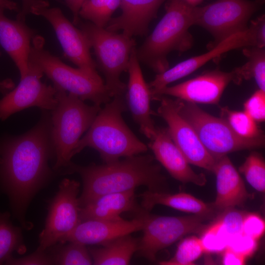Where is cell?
Listing matches in <instances>:
<instances>
[{
	"instance_id": "cell-1",
	"label": "cell",
	"mask_w": 265,
	"mask_h": 265,
	"mask_svg": "<svg viewBox=\"0 0 265 265\" xmlns=\"http://www.w3.org/2000/svg\"><path fill=\"white\" fill-rule=\"evenodd\" d=\"M53 154L51 117L47 113L28 132L0 145V180L13 212L25 229L31 228L25 218L30 201L53 175L48 163Z\"/></svg>"
},
{
	"instance_id": "cell-2",
	"label": "cell",
	"mask_w": 265,
	"mask_h": 265,
	"mask_svg": "<svg viewBox=\"0 0 265 265\" xmlns=\"http://www.w3.org/2000/svg\"><path fill=\"white\" fill-rule=\"evenodd\" d=\"M62 172L77 173L81 177L80 207L105 194L134 190L141 186L149 190L164 191L167 185L160 166L150 155L138 154L102 165L81 166L71 162Z\"/></svg>"
},
{
	"instance_id": "cell-3",
	"label": "cell",
	"mask_w": 265,
	"mask_h": 265,
	"mask_svg": "<svg viewBox=\"0 0 265 265\" xmlns=\"http://www.w3.org/2000/svg\"><path fill=\"white\" fill-rule=\"evenodd\" d=\"M197 7L183 0H169L164 15L152 33L135 49L139 62L160 74L169 68L167 55L170 52L190 49L193 41L189 29L195 25Z\"/></svg>"
},
{
	"instance_id": "cell-4",
	"label": "cell",
	"mask_w": 265,
	"mask_h": 265,
	"mask_svg": "<svg viewBox=\"0 0 265 265\" xmlns=\"http://www.w3.org/2000/svg\"><path fill=\"white\" fill-rule=\"evenodd\" d=\"M123 95L113 97L101 108L73 152V156L86 147L99 152L105 163L129 157L147 151L148 147L131 131L122 114L127 108Z\"/></svg>"
},
{
	"instance_id": "cell-5",
	"label": "cell",
	"mask_w": 265,
	"mask_h": 265,
	"mask_svg": "<svg viewBox=\"0 0 265 265\" xmlns=\"http://www.w3.org/2000/svg\"><path fill=\"white\" fill-rule=\"evenodd\" d=\"M53 86L57 104L50 115L51 136L55 157L53 169L62 172L72 162L77 144L101 108L95 104L88 105L75 95Z\"/></svg>"
},
{
	"instance_id": "cell-6",
	"label": "cell",
	"mask_w": 265,
	"mask_h": 265,
	"mask_svg": "<svg viewBox=\"0 0 265 265\" xmlns=\"http://www.w3.org/2000/svg\"><path fill=\"white\" fill-rule=\"evenodd\" d=\"M44 38L36 35L32 39L28 62L39 68L51 80L53 86L101 106L110 100L102 78L80 68H72L44 48Z\"/></svg>"
},
{
	"instance_id": "cell-7",
	"label": "cell",
	"mask_w": 265,
	"mask_h": 265,
	"mask_svg": "<svg viewBox=\"0 0 265 265\" xmlns=\"http://www.w3.org/2000/svg\"><path fill=\"white\" fill-rule=\"evenodd\" d=\"M78 25L94 49L110 96L123 95L127 86L121 80L120 76L128 71L131 54L135 48L134 40L123 33L109 31L89 21H80Z\"/></svg>"
},
{
	"instance_id": "cell-8",
	"label": "cell",
	"mask_w": 265,
	"mask_h": 265,
	"mask_svg": "<svg viewBox=\"0 0 265 265\" xmlns=\"http://www.w3.org/2000/svg\"><path fill=\"white\" fill-rule=\"evenodd\" d=\"M178 100L180 114L193 128L204 147L214 159L264 145V137L242 138L221 117L209 114L196 104Z\"/></svg>"
},
{
	"instance_id": "cell-9",
	"label": "cell",
	"mask_w": 265,
	"mask_h": 265,
	"mask_svg": "<svg viewBox=\"0 0 265 265\" xmlns=\"http://www.w3.org/2000/svg\"><path fill=\"white\" fill-rule=\"evenodd\" d=\"M213 217L194 214L186 216L145 215L142 231L143 236L138 242L139 254L154 261L157 253L171 245L184 236L199 232L206 229L205 222Z\"/></svg>"
},
{
	"instance_id": "cell-10",
	"label": "cell",
	"mask_w": 265,
	"mask_h": 265,
	"mask_svg": "<svg viewBox=\"0 0 265 265\" xmlns=\"http://www.w3.org/2000/svg\"><path fill=\"white\" fill-rule=\"evenodd\" d=\"M263 0H217L203 7H197L195 25L208 31L214 40L211 48L230 35L246 29L251 16Z\"/></svg>"
},
{
	"instance_id": "cell-11",
	"label": "cell",
	"mask_w": 265,
	"mask_h": 265,
	"mask_svg": "<svg viewBox=\"0 0 265 265\" xmlns=\"http://www.w3.org/2000/svg\"><path fill=\"white\" fill-rule=\"evenodd\" d=\"M80 184L64 179L50 201L45 226L39 237L37 249L45 250L59 242L81 221L79 199Z\"/></svg>"
},
{
	"instance_id": "cell-12",
	"label": "cell",
	"mask_w": 265,
	"mask_h": 265,
	"mask_svg": "<svg viewBox=\"0 0 265 265\" xmlns=\"http://www.w3.org/2000/svg\"><path fill=\"white\" fill-rule=\"evenodd\" d=\"M30 13L46 19L52 26L65 56L73 63L90 74L99 75L97 64L90 54V43L83 32L77 28L58 7H50L49 2L38 0Z\"/></svg>"
},
{
	"instance_id": "cell-13",
	"label": "cell",
	"mask_w": 265,
	"mask_h": 265,
	"mask_svg": "<svg viewBox=\"0 0 265 265\" xmlns=\"http://www.w3.org/2000/svg\"><path fill=\"white\" fill-rule=\"evenodd\" d=\"M158 114L166 122L173 141L189 163L212 172L214 159L206 149L191 125L179 112V100L161 96Z\"/></svg>"
},
{
	"instance_id": "cell-14",
	"label": "cell",
	"mask_w": 265,
	"mask_h": 265,
	"mask_svg": "<svg viewBox=\"0 0 265 265\" xmlns=\"http://www.w3.org/2000/svg\"><path fill=\"white\" fill-rule=\"evenodd\" d=\"M44 74L34 64L28 62L26 75L19 84L0 100V119L4 121L11 115L27 108L36 106L52 110L57 100L53 86L41 81Z\"/></svg>"
},
{
	"instance_id": "cell-15",
	"label": "cell",
	"mask_w": 265,
	"mask_h": 265,
	"mask_svg": "<svg viewBox=\"0 0 265 265\" xmlns=\"http://www.w3.org/2000/svg\"><path fill=\"white\" fill-rule=\"evenodd\" d=\"M249 46L261 48V43L256 26L251 23L249 26L223 40L206 53L185 60L164 72L157 74L149 84L151 95L169 83L194 72L209 61L233 50Z\"/></svg>"
},
{
	"instance_id": "cell-16",
	"label": "cell",
	"mask_w": 265,
	"mask_h": 265,
	"mask_svg": "<svg viewBox=\"0 0 265 265\" xmlns=\"http://www.w3.org/2000/svg\"><path fill=\"white\" fill-rule=\"evenodd\" d=\"M233 71L214 70L177 85L166 86L155 93L152 99L171 96L193 103L218 104L224 89L233 81Z\"/></svg>"
},
{
	"instance_id": "cell-17",
	"label": "cell",
	"mask_w": 265,
	"mask_h": 265,
	"mask_svg": "<svg viewBox=\"0 0 265 265\" xmlns=\"http://www.w3.org/2000/svg\"><path fill=\"white\" fill-rule=\"evenodd\" d=\"M147 212L131 220L124 219L119 220L96 219L82 220L58 243L71 241L85 245L104 244L117 238L142 230Z\"/></svg>"
},
{
	"instance_id": "cell-18",
	"label": "cell",
	"mask_w": 265,
	"mask_h": 265,
	"mask_svg": "<svg viewBox=\"0 0 265 265\" xmlns=\"http://www.w3.org/2000/svg\"><path fill=\"white\" fill-rule=\"evenodd\" d=\"M148 147L156 159L175 179L184 183L204 186L207 179L203 173H197L172 139L167 128L156 127L149 139Z\"/></svg>"
},
{
	"instance_id": "cell-19",
	"label": "cell",
	"mask_w": 265,
	"mask_h": 265,
	"mask_svg": "<svg viewBox=\"0 0 265 265\" xmlns=\"http://www.w3.org/2000/svg\"><path fill=\"white\" fill-rule=\"evenodd\" d=\"M135 49L134 48L131 53L128 69L129 78L127 99L134 120L139 126L141 132L150 139L156 129L151 117V94L148 84L144 79Z\"/></svg>"
},
{
	"instance_id": "cell-20",
	"label": "cell",
	"mask_w": 265,
	"mask_h": 265,
	"mask_svg": "<svg viewBox=\"0 0 265 265\" xmlns=\"http://www.w3.org/2000/svg\"><path fill=\"white\" fill-rule=\"evenodd\" d=\"M0 7V44L18 68L21 78L26 74L31 41L35 31L23 22L8 18Z\"/></svg>"
},
{
	"instance_id": "cell-21",
	"label": "cell",
	"mask_w": 265,
	"mask_h": 265,
	"mask_svg": "<svg viewBox=\"0 0 265 265\" xmlns=\"http://www.w3.org/2000/svg\"><path fill=\"white\" fill-rule=\"evenodd\" d=\"M122 14L111 18L105 28L132 37L143 36L148 31L149 23L157 16L158 10L165 0H120Z\"/></svg>"
},
{
	"instance_id": "cell-22",
	"label": "cell",
	"mask_w": 265,
	"mask_h": 265,
	"mask_svg": "<svg viewBox=\"0 0 265 265\" xmlns=\"http://www.w3.org/2000/svg\"><path fill=\"white\" fill-rule=\"evenodd\" d=\"M216 176V196L212 204L217 212L242 205L250 195L227 155L216 159L212 171Z\"/></svg>"
},
{
	"instance_id": "cell-23",
	"label": "cell",
	"mask_w": 265,
	"mask_h": 265,
	"mask_svg": "<svg viewBox=\"0 0 265 265\" xmlns=\"http://www.w3.org/2000/svg\"><path fill=\"white\" fill-rule=\"evenodd\" d=\"M135 197L134 190L102 195L80 207V220H119L125 212H147L138 207Z\"/></svg>"
},
{
	"instance_id": "cell-24",
	"label": "cell",
	"mask_w": 265,
	"mask_h": 265,
	"mask_svg": "<svg viewBox=\"0 0 265 265\" xmlns=\"http://www.w3.org/2000/svg\"><path fill=\"white\" fill-rule=\"evenodd\" d=\"M142 208L148 212L155 206L161 205L194 214L214 216L217 212L212 204H208L186 193L169 194L164 191L147 190L140 195Z\"/></svg>"
},
{
	"instance_id": "cell-25",
	"label": "cell",
	"mask_w": 265,
	"mask_h": 265,
	"mask_svg": "<svg viewBox=\"0 0 265 265\" xmlns=\"http://www.w3.org/2000/svg\"><path fill=\"white\" fill-rule=\"evenodd\" d=\"M139 240L131 234L113 239L98 247L88 248L96 265H126L137 252Z\"/></svg>"
},
{
	"instance_id": "cell-26",
	"label": "cell",
	"mask_w": 265,
	"mask_h": 265,
	"mask_svg": "<svg viewBox=\"0 0 265 265\" xmlns=\"http://www.w3.org/2000/svg\"><path fill=\"white\" fill-rule=\"evenodd\" d=\"M243 54L247 61L234 70L233 81L237 84L243 80L254 78L259 88L265 91V52L264 48L249 46L243 48Z\"/></svg>"
},
{
	"instance_id": "cell-27",
	"label": "cell",
	"mask_w": 265,
	"mask_h": 265,
	"mask_svg": "<svg viewBox=\"0 0 265 265\" xmlns=\"http://www.w3.org/2000/svg\"><path fill=\"white\" fill-rule=\"evenodd\" d=\"M10 214L0 212V265H2L16 251L23 254L26 251L22 230L14 226L10 219Z\"/></svg>"
},
{
	"instance_id": "cell-28",
	"label": "cell",
	"mask_w": 265,
	"mask_h": 265,
	"mask_svg": "<svg viewBox=\"0 0 265 265\" xmlns=\"http://www.w3.org/2000/svg\"><path fill=\"white\" fill-rule=\"evenodd\" d=\"M48 249L53 265H90L93 261L86 245L76 242L57 243ZM48 251V250H47Z\"/></svg>"
},
{
	"instance_id": "cell-29",
	"label": "cell",
	"mask_w": 265,
	"mask_h": 265,
	"mask_svg": "<svg viewBox=\"0 0 265 265\" xmlns=\"http://www.w3.org/2000/svg\"><path fill=\"white\" fill-rule=\"evenodd\" d=\"M120 4V0H85L80 10L79 16L97 26L105 28Z\"/></svg>"
},
{
	"instance_id": "cell-30",
	"label": "cell",
	"mask_w": 265,
	"mask_h": 265,
	"mask_svg": "<svg viewBox=\"0 0 265 265\" xmlns=\"http://www.w3.org/2000/svg\"><path fill=\"white\" fill-rule=\"evenodd\" d=\"M220 117L242 138L254 139L264 137L256 122L244 111H235L227 106L223 107L220 109Z\"/></svg>"
},
{
	"instance_id": "cell-31",
	"label": "cell",
	"mask_w": 265,
	"mask_h": 265,
	"mask_svg": "<svg viewBox=\"0 0 265 265\" xmlns=\"http://www.w3.org/2000/svg\"><path fill=\"white\" fill-rule=\"evenodd\" d=\"M200 238L195 236L187 237L179 244L175 254L168 260L159 263L162 265H190L204 252Z\"/></svg>"
},
{
	"instance_id": "cell-32",
	"label": "cell",
	"mask_w": 265,
	"mask_h": 265,
	"mask_svg": "<svg viewBox=\"0 0 265 265\" xmlns=\"http://www.w3.org/2000/svg\"><path fill=\"white\" fill-rule=\"evenodd\" d=\"M239 171L245 176L248 183L256 190L265 191V163L262 156L253 152L239 167Z\"/></svg>"
},
{
	"instance_id": "cell-33",
	"label": "cell",
	"mask_w": 265,
	"mask_h": 265,
	"mask_svg": "<svg viewBox=\"0 0 265 265\" xmlns=\"http://www.w3.org/2000/svg\"><path fill=\"white\" fill-rule=\"evenodd\" d=\"M221 212L216 221L230 240L242 233L243 220L247 213L234 208L225 209Z\"/></svg>"
},
{
	"instance_id": "cell-34",
	"label": "cell",
	"mask_w": 265,
	"mask_h": 265,
	"mask_svg": "<svg viewBox=\"0 0 265 265\" xmlns=\"http://www.w3.org/2000/svg\"><path fill=\"white\" fill-rule=\"evenodd\" d=\"M205 252H220L224 250L229 240L216 221L205 229L200 238Z\"/></svg>"
},
{
	"instance_id": "cell-35",
	"label": "cell",
	"mask_w": 265,
	"mask_h": 265,
	"mask_svg": "<svg viewBox=\"0 0 265 265\" xmlns=\"http://www.w3.org/2000/svg\"><path fill=\"white\" fill-rule=\"evenodd\" d=\"M244 111L256 122L265 120V91H255L244 104Z\"/></svg>"
},
{
	"instance_id": "cell-36",
	"label": "cell",
	"mask_w": 265,
	"mask_h": 265,
	"mask_svg": "<svg viewBox=\"0 0 265 265\" xmlns=\"http://www.w3.org/2000/svg\"><path fill=\"white\" fill-rule=\"evenodd\" d=\"M227 247L246 258L255 251L257 240L241 233L231 238Z\"/></svg>"
},
{
	"instance_id": "cell-37",
	"label": "cell",
	"mask_w": 265,
	"mask_h": 265,
	"mask_svg": "<svg viewBox=\"0 0 265 265\" xmlns=\"http://www.w3.org/2000/svg\"><path fill=\"white\" fill-rule=\"evenodd\" d=\"M5 264L9 265H53L51 257L47 250H36L32 254L20 258L12 256L8 259Z\"/></svg>"
},
{
	"instance_id": "cell-38",
	"label": "cell",
	"mask_w": 265,
	"mask_h": 265,
	"mask_svg": "<svg viewBox=\"0 0 265 265\" xmlns=\"http://www.w3.org/2000/svg\"><path fill=\"white\" fill-rule=\"evenodd\" d=\"M265 230V221L260 216L256 213L246 214L243 222V234L258 240L263 235Z\"/></svg>"
},
{
	"instance_id": "cell-39",
	"label": "cell",
	"mask_w": 265,
	"mask_h": 265,
	"mask_svg": "<svg viewBox=\"0 0 265 265\" xmlns=\"http://www.w3.org/2000/svg\"><path fill=\"white\" fill-rule=\"evenodd\" d=\"M246 259L226 246L223 252L222 263L225 265H241L244 264Z\"/></svg>"
},
{
	"instance_id": "cell-40",
	"label": "cell",
	"mask_w": 265,
	"mask_h": 265,
	"mask_svg": "<svg viewBox=\"0 0 265 265\" xmlns=\"http://www.w3.org/2000/svg\"><path fill=\"white\" fill-rule=\"evenodd\" d=\"M73 15V24L78 25L80 21L79 11L82 4L85 0H64Z\"/></svg>"
},
{
	"instance_id": "cell-41",
	"label": "cell",
	"mask_w": 265,
	"mask_h": 265,
	"mask_svg": "<svg viewBox=\"0 0 265 265\" xmlns=\"http://www.w3.org/2000/svg\"><path fill=\"white\" fill-rule=\"evenodd\" d=\"M37 0H21L22 9L18 12L16 19L23 22H25L26 16L30 13L31 6Z\"/></svg>"
},
{
	"instance_id": "cell-42",
	"label": "cell",
	"mask_w": 265,
	"mask_h": 265,
	"mask_svg": "<svg viewBox=\"0 0 265 265\" xmlns=\"http://www.w3.org/2000/svg\"><path fill=\"white\" fill-rule=\"evenodd\" d=\"M1 55L0 51V56ZM15 87V84L10 79L0 80V93L5 95Z\"/></svg>"
},
{
	"instance_id": "cell-43",
	"label": "cell",
	"mask_w": 265,
	"mask_h": 265,
	"mask_svg": "<svg viewBox=\"0 0 265 265\" xmlns=\"http://www.w3.org/2000/svg\"><path fill=\"white\" fill-rule=\"evenodd\" d=\"M0 7L4 9L19 11L17 4L10 0H0Z\"/></svg>"
},
{
	"instance_id": "cell-44",
	"label": "cell",
	"mask_w": 265,
	"mask_h": 265,
	"mask_svg": "<svg viewBox=\"0 0 265 265\" xmlns=\"http://www.w3.org/2000/svg\"><path fill=\"white\" fill-rule=\"evenodd\" d=\"M187 4L192 6H197L203 0H183Z\"/></svg>"
},
{
	"instance_id": "cell-45",
	"label": "cell",
	"mask_w": 265,
	"mask_h": 265,
	"mask_svg": "<svg viewBox=\"0 0 265 265\" xmlns=\"http://www.w3.org/2000/svg\"></svg>"
}]
</instances>
